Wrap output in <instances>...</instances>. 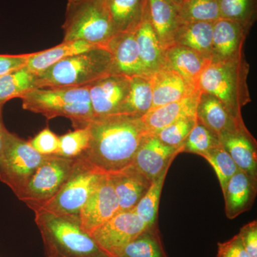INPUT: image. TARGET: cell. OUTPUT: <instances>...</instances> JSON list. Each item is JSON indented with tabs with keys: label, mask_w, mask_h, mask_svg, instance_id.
I'll return each mask as SVG.
<instances>
[{
	"label": "cell",
	"mask_w": 257,
	"mask_h": 257,
	"mask_svg": "<svg viewBox=\"0 0 257 257\" xmlns=\"http://www.w3.org/2000/svg\"><path fill=\"white\" fill-rule=\"evenodd\" d=\"M181 149L168 146L156 135H149L139 147L131 165L152 182L182 153Z\"/></svg>",
	"instance_id": "obj_14"
},
{
	"label": "cell",
	"mask_w": 257,
	"mask_h": 257,
	"mask_svg": "<svg viewBox=\"0 0 257 257\" xmlns=\"http://www.w3.org/2000/svg\"><path fill=\"white\" fill-rule=\"evenodd\" d=\"M104 175L82 157H77L72 173L60 190L37 210L79 216L81 209Z\"/></svg>",
	"instance_id": "obj_7"
},
{
	"label": "cell",
	"mask_w": 257,
	"mask_h": 257,
	"mask_svg": "<svg viewBox=\"0 0 257 257\" xmlns=\"http://www.w3.org/2000/svg\"><path fill=\"white\" fill-rule=\"evenodd\" d=\"M177 8L182 23H214L220 19L217 0H186Z\"/></svg>",
	"instance_id": "obj_32"
},
{
	"label": "cell",
	"mask_w": 257,
	"mask_h": 257,
	"mask_svg": "<svg viewBox=\"0 0 257 257\" xmlns=\"http://www.w3.org/2000/svg\"><path fill=\"white\" fill-rule=\"evenodd\" d=\"M217 245L216 257H249L238 234L231 239L219 242Z\"/></svg>",
	"instance_id": "obj_40"
},
{
	"label": "cell",
	"mask_w": 257,
	"mask_h": 257,
	"mask_svg": "<svg viewBox=\"0 0 257 257\" xmlns=\"http://www.w3.org/2000/svg\"><path fill=\"white\" fill-rule=\"evenodd\" d=\"M38 88L37 74L25 66L9 73L0 76V104L21 98L32 89Z\"/></svg>",
	"instance_id": "obj_29"
},
{
	"label": "cell",
	"mask_w": 257,
	"mask_h": 257,
	"mask_svg": "<svg viewBox=\"0 0 257 257\" xmlns=\"http://www.w3.org/2000/svg\"><path fill=\"white\" fill-rule=\"evenodd\" d=\"M219 144V138L197 121L184 141L181 152L202 156Z\"/></svg>",
	"instance_id": "obj_35"
},
{
	"label": "cell",
	"mask_w": 257,
	"mask_h": 257,
	"mask_svg": "<svg viewBox=\"0 0 257 257\" xmlns=\"http://www.w3.org/2000/svg\"><path fill=\"white\" fill-rule=\"evenodd\" d=\"M201 157L205 159L214 169L220 184L221 190L224 193L229 179L239 170L234 160L225 150L221 143Z\"/></svg>",
	"instance_id": "obj_34"
},
{
	"label": "cell",
	"mask_w": 257,
	"mask_h": 257,
	"mask_svg": "<svg viewBox=\"0 0 257 257\" xmlns=\"http://www.w3.org/2000/svg\"><path fill=\"white\" fill-rule=\"evenodd\" d=\"M47 157L37 152L30 142L9 132L0 155V181L18 197Z\"/></svg>",
	"instance_id": "obj_8"
},
{
	"label": "cell",
	"mask_w": 257,
	"mask_h": 257,
	"mask_svg": "<svg viewBox=\"0 0 257 257\" xmlns=\"http://www.w3.org/2000/svg\"><path fill=\"white\" fill-rule=\"evenodd\" d=\"M94 118L119 114L128 95L130 77L108 74L87 85Z\"/></svg>",
	"instance_id": "obj_12"
},
{
	"label": "cell",
	"mask_w": 257,
	"mask_h": 257,
	"mask_svg": "<svg viewBox=\"0 0 257 257\" xmlns=\"http://www.w3.org/2000/svg\"><path fill=\"white\" fill-rule=\"evenodd\" d=\"M240 239L249 257H257V221L245 224L240 229Z\"/></svg>",
	"instance_id": "obj_39"
},
{
	"label": "cell",
	"mask_w": 257,
	"mask_h": 257,
	"mask_svg": "<svg viewBox=\"0 0 257 257\" xmlns=\"http://www.w3.org/2000/svg\"><path fill=\"white\" fill-rule=\"evenodd\" d=\"M106 175L112 182L119 202V212L133 210L152 184L150 179L132 165Z\"/></svg>",
	"instance_id": "obj_17"
},
{
	"label": "cell",
	"mask_w": 257,
	"mask_h": 257,
	"mask_svg": "<svg viewBox=\"0 0 257 257\" xmlns=\"http://www.w3.org/2000/svg\"><path fill=\"white\" fill-rule=\"evenodd\" d=\"M108 74H113L110 52L106 47H96L37 74V82L38 88L83 87Z\"/></svg>",
	"instance_id": "obj_5"
},
{
	"label": "cell",
	"mask_w": 257,
	"mask_h": 257,
	"mask_svg": "<svg viewBox=\"0 0 257 257\" xmlns=\"http://www.w3.org/2000/svg\"><path fill=\"white\" fill-rule=\"evenodd\" d=\"M20 99L25 110L43 115L49 120L68 118L74 128L87 126L94 119L88 86L36 88Z\"/></svg>",
	"instance_id": "obj_3"
},
{
	"label": "cell",
	"mask_w": 257,
	"mask_h": 257,
	"mask_svg": "<svg viewBox=\"0 0 257 257\" xmlns=\"http://www.w3.org/2000/svg\"><path fill=\"white\" fill-rule=\"evenodd\" d=\"M96 47L83 41L62 42L48 50L29 54L26 67L34 73L40 74L67 57Z\"/></svg>",
	"instance_id": "obj_26"
},
{
	"label": "cell",
	"mask_w": 257,
	"mask_h": 257,
	"mask_svg": "<svg viewBox=\"0 0 257 257\" xmlns=\"http://www.w3.org/2000/svg\"><path fill=\"white\" fill-rule=\"evenodd\" d=\"M28 57L29 54L17 55H0V76L25 67Z\"/></svg>",
	"instance_id": "obj_41"
},
{
	"label": "cell",
	"mask_w": 257,
	"mask_h": 257,
	"mask_svg": "<svg viewBox=\"0 0 257 257\" xmlns=\"http://www.w3.org/2000/svg\"><path fill=\"white\" fill-rule=\"evenodd\" d=\"M223 194L225 214L228 219H234L252 207L256 195V178L239 169L229 179Z\"/></svg>",
	"instance_id": "obj_19"
},
{
	"label": "cell",
	"mask_w": 257,
	"mask_h": 257,
	"mask_svg": "<svg viewBox=\"0 0 257 257\" xmlns=\"http://www.w3.org/2000/svg\"><path fill=\"white\" fill-rule=\"evenodd\" d=\"M146 15L164 51L175 44L182 25L177 6L169 0H147Z\"/></svg>",
	"instance_id": "obj_20"
},
{
	"label": "cell",
	"mask_w": 257,
	"mask_h": 257,
	"mask_svg": "<svg viewBox=\"0 0 257 257\" xmlns=\"http://www.w3.org/2000/svg\"><path fill=\"white\" fill-rule=\"evenodd\" d=\"M106 48L112 58L113 74H121L128 77L147 76L144 71L135 32L116 33Z\"/></svg>",
	"instance_id": "obj_16"
},
{
	"label": "cell",
	"mask_w": 257,
	"mask_h": 257,
	"mask_svg": "<svg viewBox=\"0 0 257 257\" xmlns=\"http://www.w3.org/2000/svg\"><path fill=\"white\" fill-rule=\"evenodd\" d=\"M219 139L238 168L256 178V141L246 126L224 134Z\"/></svg>",
	"instance_id": "obj_21"
},
{
	"label": "cell",
	"mask_w": 257,
	"mask_h": 257,
	"mask_svg": "<svg viewBox=\"0 0 257 257\" xmlns=\"http://www.w3.org/2000/svg\"><path fill=\"white\" fill-rule=\"evenodd\" d=\"M75 159L47 156L18 198L34 211L55 197L73 170Z\"/></svg>",
	"instance_id": "obj_9"
},
{
	"label": "cell",
	"mask_w": 257,
	"mask_h": 257,
	"mask_svg": "<svg viewBox=\"0 0 257 257\" xmlns=\"http://www.w3.org/2000/svg\"><path fill=\"white\" fill-rule=\"evenodd\" d=\"M3 104H0V155L3 152L7 135L9 133V131L5 127L4 122H3Z\"/></svg>",
	"instance_id": "obj_42"
},
{
	"label": "cell",
	"mask_w": 257,
	"mask_h": 257,
	"mask_svg": "<svg viewBox=\"0 0 257 257\" xmlns=\"http://www.w3.org/2000/svg\"><path fill=\"white\" fill-rule=\"evenodd\" d=\"M211 61L196 51L176 44L165 50V67L175 71L197 89L201 74Z\"/></svg>",
	"instance_id": "obj_22"
},
{
	"label": "cell",
	"mask_w": 257,
	"mask_h": 257,
	"mask_svg": "<svg viewBox=\"0 0 257 257\" xmlns=\"http://www.w3.org/2000/svg\"><path fill=\"white\" fill-rule=\"evenodd\" d=\"M87 126L89 147L80 157L103 174L114 173L131 165L149 135L142 116L134 115L94 118Z\"/></svg>",
	"instance_id": "obj_1"
},
{
	"label": "cell",
	"mask_w": 257,
	"mask_h": 257,
	"mask_svg": "<svg viewBox=\"0 0 257 257\" xmlns=\"http://www.w3.org/2000/svg\"><path fill=\"white\" fill-rule=\"evenodd\" d=\"M152 103L151 76H134L130 77V91L119 114L143 116L152 109Z\"/></svg>",
	"instance_id": "obj_27"
},
{
	"label": "cell",
	"mask_w": 257,
	"mask_h": 257,
	"mask_svg": "<svg viewBox=\"0 0 257 257\" xmlns=\"http://www.w3.org/2000/svg\"><path fill=\"white\" fill-rule=\"evenodd\" d=\"M29 142L37 152L44 156H52L58 154L60 137L49 127L43 128Z\"/></svg>",
	"instance_id": "obj_38"
},
{
	"label": "cell",
	"mask_w": 257,
	"mask_h": 257,
	"mask_svg": "<svg viewBox=\"0 0 257 257\" xmlns=\"http://www.w3.org/2000/svg\"><path fill=\"white\" fill-rule=\"evenodd\" d=\"M151 79L153 90L152 109L180 100L199 91L175 71L166 67L152 74Z\"/></svg>",
	"instance_id": "obj_23"
},
{
	"label": "cell",
	"mask_w": 257,
	"mask_h": 257,
	"mask_svg": "<svg viewBox=\"0 0 257 257\" xmlns=\"http://www.w3.org/2000/svg\"><path fill=\"white\" fill-rule=\"evenodd\" d=\"M116 33L135 32L146 13L147 0H106Z\"/></svg>",
	"instance_id": "obj_25"
},
{
	"label": "cell",
	"mask_w": 257,
	"mask_h": 257,
	"mask_svg": "<svg viewBox=\"0 0 257 257\" xmlns=\"http://www.w3.org/2000/svg\"><path fill=\"white\" fill-rule=\"evenodd\" d=\"M196 117L199 123L219 138L224 134L245 126L243 120L234 117L224 103L207 93H200Z\"/></svg>",
	"instance_id": "obj_15"
},
{
	"label": "cell",
	"mask_w": 257,
	"mask_h": 257,
	"mask_svg": "<svg viewBox=\"0 0 257 257\" xmlns=\"http://www.w3.org/2000/svg\"><path fill=\"white\" fill-rule=\"evenodd\" d=\"M63 42L83 41L106 47L116 35L106 0H68Z\"/></svg>",
	"instance_id": "obj_6"
},
{
	"label": "cell",
	"mask_w": 257,
	"mask_h": 257,
	"mask_svg": "<svg viewBox=\"0 0 257 257\" xmlns=\"http://www.w3.org/2000/svg\"><path fill=\"white\" fill-rule=\"evenodd\" d=\"M212 32L213 23H183L176 33L175 44L196 51L211 60Z\"/></svg>",
	"instance_id": "obj_28"
},
{
	"label": "cell",
	"mask_w": 257,
	"mask_h": 257,
	"mask_svg": "<svg viewBox=\"0 0 257 257\" xmlns=\"http://www.w3.org/2000/svg\"><path fill=\"white\" fill-rule=\"evenodd\" d=\"M169 1L171 2L172 4H174L175 6L177 7L179 6V5L182 4V3H183L184 2H185L186 0H169Z\"/></svg>",
	"instance_id": "obj_43"
},
{
	"label": "cell",
	"mask_w": 257,
	"mask_h": 257,
	"mask_svg": "<svg viewBox=\"0 0 257 257\" xmlns=\"http://www.w3.org/2000/svg\"><path fill=\"white\" fill-rule=\"evenodd\" d=\"M34 212L47 257H109L82 229L78 216Z\"/></svg>",
	"instance_id": "obj_2"
},
{
	"label": "cell",
	"mask_w": 257,
	"mask_h": 257,
	"mask_svg": "<svg viewBox=\"0 0 257 257\" xmlns=\"http://www.w3.org/2000/svg\"><path fill=\"white\" fill-rule=\"evenodd\" d=\"M137 43L144 71L152 76L165 67V51L161 47L146 13L143 22L135 31Z\"/></svg>",
	"instance_id": "obj_24"
},
{
	"label": "cell",
	"mask_w": 257,
	"mask_h": 257,
	"mask_svg": "<svg viewBox=\"0 0 257 257\" xmlns=\"http://www.w3.org/2000/svg\"><path fill=\"white\" fill-rule=\"evenodd\" d=\"M250 28L232 20H216L213 23L211 60L225 62L243 57V43Z\"/></svg>",
	"instance_id": "obj_13"
},
{
	"label": "cell",
	"mask_w": 257,
	"mask_h": 257,
	"mask_svg": "<svg viewBox=\"0 0 257 257\" xmlns=\"http://www.w3.org/2000/svg\"><path fill=\"white\" fill-rule=\"evenodd\" d=\"M118 257H169L157 224L147 228L128 243Z\"/></svg>",
	"instance_id": "obj_30"
},
{
	"label": "cell",
	"mask_w": 257,
	"mask_h": 257,
	"mask_svg": "<svg viewBox=\"0 0 257 257\" xmlns=\"http://www.w3.org/2000/svg\"><path fill=\"white\" fill-rule=\"evenodd\" d=\"M148 227L135 211H121L90 236L106 256L118 257L128 243Z\"/></svg>",
	"instance_id": "obj_10"
},
{
	"label": "cell",
	"mask_w": 257,
	"mask_h": 257,
	"mask_svg": "<svg viewBox=\"0 0 257 257\" xmlns=\"http://www.w3.org/2000/svg\"><path fill=\"white\" fill-rule=\"evenodd\" d=\"M89 135L88 126L74 128L60 137V148L57 156L75 159L80 157L89 147Z\"/></svg>",
	"instance_id": "obj_36"
},
{
	"label": "cell",
	"mask_w": 257,
	"mask_h": 257,
	"mask_svg": "<svg viewBox=\"0 0 257 257\" xmlns=\"http://www.w3.org/2000/svg\"><path fill=\"white\" fill-rule=\"evenodd\" d=\"M119 212V202L112 182L105 174L79 212L81 226L90 235Z\"/></svg>",
	"instance_id": "obj_11"
},
{
	"label": "cell",
	"mask_w": 257,
	"mask_h": 257,
	"mask_svg": "<svg viewBox=\"0 0 257 257\" xmlns=\"http://www.w3.org/2000/svg\"><path fill=\"white\" fill-rule=\"evenodd\" d=\"M200 91L184 99L150 109L142 116L149 135H156L162 128L184 118L196 117Z\"/></svg>",
	"instance_id": "obj_18"
},
{
	"label": "cell",
	"mask_w": 257,
	"mask_h": 257,
	"mask_svg": "<svg viewBox=\"0 0 257 257\" xmlns=\"http://www.w3.org/2000/svg\"><path fill=\"white\" fill-rule=\"evenodd\" d=\"M220 18L251 28L256 19V0H217Z\"/></svg>",
	"instance_id": "obj_33"
},
{
	"label": "cell",
	"mask_w": 257,
	"mask_h": 257,
	"mask_svg": "<svg viewBox=\"0 0 257 257\" xmlns=\"http://www.w3.org/2000/svg\"><path fill=\"white\" fill-rule=\"evenodd\" d=\"M249 64L244 57L237 60L213 62L203 71L198 89L216 96L236 119L243 120L241 109L251 101L247 84Z\"/></svg>",
	"instance_id": "obj_4"
},
{
	"label": "cell",
	"mask_w": 257,
	"mask_h": 257,
	"mask_svg": "<svg viewBox=\"0 0 257 257\" xmlns=\"http://www.w3.org/2000/svg\"><path fill=\"white\" fill-rule=\"evenodd\" d=\"M197 121V117L184 118L166 126L154 135L168 146L181 148Z\"/></svg>",
	"instance_id": "obj_37"
},
{
	"label": "cell",
	"mask_w": 257,
	"mask_h": 257,
	"mask_svg": "<svg viewBox=\"0 0 257 257\" xmlns=\"http://www.w3.org/2000/svg\"><path fill=\"white\" fill-rule=\"evenodd\" d=\"M172 164V162L169 164L162 171V173L152 181L150 188L140 199L138 205L133 209L147 226H152L157 224L161 194L166 177Z\"/></svg>",
	"instance_id": "obj_31"
}]
</instances>
